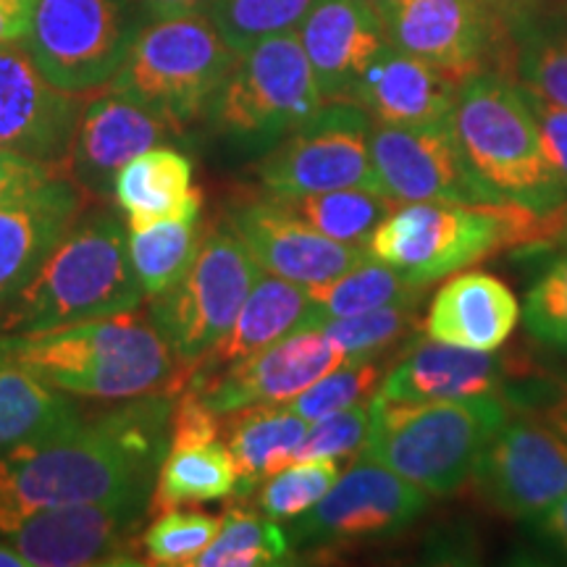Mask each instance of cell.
Listing matches in <instances>:
<instances>
[{"instance_id":"cell-1","label":"cell","mask_w":567,"mask_h":567,"mask_svg":"<svg viewBox=\"0 0 567 567\" xmlns=\"http://www.w3.org/2000/svg\"><path fill=\"white\" fill-rule=\"evenodd\" d=\"M168 394L134 396L61 434L0 452V534L48 509L90 502H147L168 450Z\"/></svg>"},{"instance_id":"cell-2","label":"cell","mask_w":567,"mask_h":567,"mask_svg":"<svg viewBox=\"0 0 567 567\" xmlns=\"http://www.w3.org/2000/svg\"><path fill=\"white\" fill-rule=\"evenodd\" d=\"M0 360L42 384L95 400L182 394L189 381L153 316L140 308L38 334H9L0 339Z\"/></svg>"},{"instance_id":"cell-3","label":"cell","mask_w":567,"mask_h":567,"mask_svg":"<svg viewBox=\"0 0 567 567\" xmlns=\"http://www.w3.org/2000/svg\"><path fill=\"white\" fill-rule=\"evenodd\" d=\"M145 289L134 274L130 237L111 213L71 226L38 274L0 313L6 334H38L140 308Z\"/></svg>"},{"instance_id":"cell-4","label":"cell","mask_w":567,"mask_h":567,"mask_svg":"<svg viewBox=\"0 0 567 567\" xmlns=\"http://www.w3.org/2000/svg\"><path fill=\"white\" fill-rule=\"evenodd\" d=\"M509 417L499 394L396 402L371 400V434L360 455L386 465L429 496H450L473 476L481 452Z\"/></svg>"},{"instance_id":"cell-5","label":"cell","mask_w":567,"mask_h":567,"mask_svg":"<svg viewBox=\"0 0 567 567\" xmlns=\"http://www.w3.org/2000/svg\"><path fill=\"white\" fill-rule=\"evenodd\" d=\"M452 124L467 163L507 203L536 216H549L567 203V187L544 153L523 87L486 71L465 76Z\"/></svg>"},{"instance_id":"cell-6","label":"cell","mask_w":567,"mask_h":567,"mask_svg":"<svg viewBox=\"0 0 567 567\" xmlns=\"http://www.w3.org/2000/svg\"><path fill=\"white\" fill-rule=\"evenodd\" d=\"M237 59L208 13L161 19L137 32L109 90L179 134L208 113Z\"/></svg>"},{"instance_id":"cell-7","label":"cell","mask_w":567,"mask_h":567,"mask_svg":"<svg viewBox=\"0 0 567 567\" xmlns=\"http://www.w3.org/2000/svg\"><path fill=\"white\" fill-rule=\"evenodd\" d=\"M536 221V213L513 203H405L389 213L365 247L371 258L429 287L507 243H528Z\"/></svg>"},{"instance_id":"cell-8","label":"cell","mask_w":567,"mask_h":567,"mask_svg":"<svg viewBox=\"0 0 567 567\" xmlns=\"http://www.w3.org/2000/svg\"><path fill=\"white\" fill-rule=\"evenodd\" d=\"M260 274L264 268L255 264L239 234L231 226H218L203 237L189 271L153 297L155 329L187 373L231 329Z\"/></svg>"},{"instance_id":"cell-9","label":"cell","mask_w":567,"mask_h":567,"mask_svg":"<svg viewBox=\"0 0 567 567\" xmlns=\"http://www.w3.org/2000/svg\"><path fill=\"white\" fill-rule=\"evenodd\" d=\"M323 103L300 38L284 32L239 55L208 116L229 137L271 142L292 134Z\"/></svg>"},{"instance_id":"cell-10","label":"cell","mask_w":567,"mask_h":567,"mask_svg":"<svg viewBox=\"0 0 567 567\" xmlns=\"http://www.w3.org/2000/svg\"><path fill=\"white\" fill-rule=\"evenodd\" d=\"M137 32L126 0H34L21 45L53 87L84 95L109 87Z\"/></svg>"},{"instance_id":"cell-11","label":"cell","mask_w":567,"mask_h":567,"mask_svg":"<svg viewBox=\"0 0 567 567\" xmlns=\"http://www.w3.org/2000/svg\"><path fill=\"white\" fill-rule=\"evenodd\" d=\"M373 118L352 101H326L258 166L268 197H297L331 189H381L371 163Z\"/></svg>"},{"instance_id":"cell-12","label":"cell","mask_w":567,"mask_h":567,"mask_svg":"<svg viewBox=\"0 0 567 567\" xmlns=\"http://www.w3.org/2000/svg\"><path fill=\"white\" fill-rule=\"evenodd\" d=\"M371 163L394 203H507L481 179L460 147L452 118L431 124H375Z\"/></svg>"},{"instance_id":"cell-13","label":"cell","mask_w":567,"mask_h":567,"mask_svg":"<svg viewBox=\"0 0 567 567\" xmlns=\"http://www.w3.org/2000/svg\"><path fill=\"white\" fill-rule=\"evenodd\" d=\"M429 507V494L386 465L360 455L308 513L284 530L292 547H354L396 536Z\"/></svg>"},{"instance_id":"cell-14","label":"cell","mask_w":567,"mask_h":567,"mask_svg":"<svg viewBox=\"0 0 567 567\" xmlns=\"http://www.w3.org/2000/svg\"><path fill=\"white\" fill-rule=\"evenodd\" d=\"M471 478L496 513L538 520L567 494V439L542 417H507Z\"/></svg>"},{"instance_id":"cell-15","label":"cell","mask_w":567,"mask_h":567,"mask_svg":"<svg viewBox=\"0 0 567 567\" xmlns=\"http://www.w3.org/2000/svg\"><path fill=\"white\" fill-rule=\"evenodd\" d=\"M151 502H90L48 509L11 530L9 542L30 567L142 565L132 530Z\"/></svg>"},{"instance_id":"cell-16","label":"cell","mask_w":567,"mask_h":567,"mask_svg":"<svg viewBox=\"0 0 567 567\" xmlns=\"http://www.w3.org/2000/svg\"><path fill=\"white\" fill-rule=\"evenodd\" d=\"M344 360L347 354L321 329H300L184 389L200 394L218 415L252 405H287Z\"/></svg>"},{"instance_id":"cell-17","label":"cell","mask_w":567,"mask_h":567,"mask_svg":"<svg viewBox=\"0 0 567 567\" xmlns=\"http://www.w3.org/2000/svg\"><path fill=\"white\" fill-rule=\"evenodd\" d=\"M172 134L161 118L124 95L109 90L82 105L63 155L61 172L82 195L105 200L113 195L116 176L134 155L163 145Z\"/></svg>"},{"instance_id":"cell-18","label":"cell","mask_w":567,"mask_h":567,"mask_svg":"<svg viewBox=\"0 0 567 567\" xmlns=\"http://www.w3.org/2000/svg\"><path fill=\"white\" fill-rule=\"evenodd\" d=\"M82 101L53 87L19 42L0 45V147L61 166Z\"/></svg>"},{"instance_id":"cell-19","label":"cell","mask_w":567,"mask_h":567,"mask_svg":"<svg viewBox=\"0 0 567 567\" xmlns=\"http://www.w3.org/2000/svg\"><path fill=\"white\" fill-rule=\"evenodd\" d=\"M229 226L264 271L281 279L316 287L371 258L363 245H344L310 229L279 200H252L231 216Z\"/></svg>"},{"instance_id":"cell-20","label":"cell","mask_w":567,"mask_h":567,"mask_svg":"<svg viewBox=\"0 0 567 567\" xmlns=\"http://www.w3.org/2000/svg\"><path fill=\"white\" fill-rule=\"evenodd\" d=\"M379 13L394 48L460 80L476 74L492 45L484 0H394Z\"/></svg>"},{"instance_id":"cell-21","label":"cell","mask_w":567,"mask_h":567,"mask_svg":"<svg viewBox=\"0 0 567 567\" xmlns=\"http://www.w3.org/2000/svg\"><path fill=\"white\" fill-rule=\"evenodd\" d=\"M295 32L323 101H347L389 42L384 19L368 0H310Z\"/></svg>"},{"instance_id":"cell-22","label":"cell","mask_w":567,"mask_h":567,"mask_svg":"<svg viewBox=\"0 0 567 567\" xmlns=\"http://www.w3.org/2000/svg\"><path fill=\"white\" fill-rule=\"evenodd\" d=\"M460 82L386 42L347 101L358 103L375 124H431L452 118Z\"/></svg>"},{"instance_id":"cell-23","label":"cell","mask_w":567,"mask_h":567,"mask_svg":"<svg viewBox=\"0 0 567 567\" xmlns=\"http://www.w3.org/2000/svg\"><path fill=\"white\" fill-rule=\"evenodd\" d=\"M80 208L82 193L63 176L0 203V313L74 226Z\"/></svg>"},{"instance_id":"cell-24","label":"cell","mask_w":567,"mask_h":567,"mask_svg":"<svg viewBox=\"0 0 567 567\" xmlns=\"http://www.w3.org/2000/svg\"><path fill=\"white\" fill-rule=\"evenodd\" d=\"M323 321L305 287L264 271L252 284L231 329L189 368V381L208 379L300 329H321Z\"/></svg>"},{"instance_id":"cell-25","label":"cell","mask_w":567,"mask_h":567,"mask_svg":"<svg viewBox=\"0 0 567 567\" xmlns=\"http://www.w3.org/2000/svg\"><path fill=\"white\" fill-rule=\"evenodd\" d=\"M520 318V305L507 284L484 271H467L439 289L425 316L434 342L476 352H496Z\"/></svg>"},{"instance_id":"cell-26","label":"cell","mask_w":567,"mask_h":567,"mask_svg":"<svg viewBox=\"0 0 567 567\" xmlns=\"http://www.w3.org/2000/svg\"><path fill=\"white\" fill-rule=\"evenodd\" d=\"M505 360L494 352L463 350L442 342H421L400 358L381 381L379 394L396 402L452 400V396L496 394Z\"/></svg>"},{"instance_id":"cell-27","label":"cell","mask_w":567,"mask_h":567,"mask_svg":"<svg viewBox=\"0 0 567 567\" xmlns=\"http://www.w3.org/2000/svg\"><path fill=\"white\" fill-rule=\"evenodd\" d=\"M113 197L130 229L158 221H197L203 205V193L193 182V163L166 145L134 155L118 172Z\"/></svg>"},{"instance_id":"cell-28","label":"cell","mask_w":567,"mask_h":567,"mask_svg":"<svg viewBox=\"0 0 567 567\" xmlns=\"http://www.w3.org/2000/svg\"><path fill=\"white\" fill-rule=\"evenodd\" d=\"M234 465H237V494H250L281 467L292 465L305 442L310 423L289 405H252L221 415Z\"/></svg>"},{"instance_id":"cell-29","label":"cell","mask_w":567,"mask_h":567,"mask_svg":"<svg viewBox=\"0 0 567 567\" xmlns=\"http://www.w3.org/2000/svg\"><path fill=\"white\" fill-rule=\"evenodd\" d=\"M234 492H237V465L229 446L218 439L176 444L168 446L161 460L147 513L161 515L182 505L224 499Z\"/></svg>"},{"instance_id":"cell-30","label":"cell","mask_w":567,"mask_h":567,"mask_svg":"<svg viewBox=\"0 0 567 567\" xmlns=\"http://www.w3.org/2000/svg\"><path fill=\"white\" fill-rule=\"evenodd\" d=\"M80 421L82 415L66 396L38 375L13 363L0 365V452L61 434Z\"/></svg>"},{"instance_id":"cell-31","label":"cell","mask_w":567,"mask_h":567,"mask_svg":"<svg viewBox=\"0 0 567 567\" xmlns=\"http://www.w3.org/2000/svg\"><path fill=\"white\" fill-rule=\"evenodd\" d=\"M274 200H279L295 218H300L310 229L321 231L323 237L363 247L371 239V234L386 221L389 213L396 208L392 197L360 187L297 197H274Z\"/></svg>"},{"instance_id":"cell-32","label":"cell","mask_w":567,"mask_h":567,"mask_svg":"<svg viewBox=\"0 0 567 567\" xmlns=\"http://www.w3.org/2000/svg\"><path fill=\"white\" fill-rule=\"evenodd\" d=\"M425 289H429L425 284L410 281L392 266L368 258L337 279L305 287V292L329 321V318L365 313V310L386 308V305H417Z\"/></svg>"},{"instance_id":"cell-33","label":"cell","mask_w":567,"mask_h":567,"mask_svg":"<svg viewBox=\"0 0 567 567\" xmlns=\"http://www.w3.org/2000/svg\"><path fill=\"white\" fill-rule=\"evenodd\" d=\"M197 221H158L130 229V258L145 297H158L172 289L193 266L200 250Z\"/></svg>"},{"instance_id":"cell-34","label":"cell","mask_w":567,"mask_h":567,"mask_svg":"<svg viewBox=\"0 0 567 567\" xmlns=\"http://www.w3.org/2000/svg\"><path fill=\"white\" fill-rule=\"evenodd\" d=\"M292 544L284 530L252 509H229L221 528L195 565L200 567H264L287 563Z\"/></svg>"},{"instance_id":"cell-35","label":"cell","mask_w":567,"mask_h":567,"mask_svg":"<svg viewBox=\"0 0 567 567\" xmlns=\"http://www.w3.org/2000/svg\"><path fill=\"white\" fill-rule=\"evenodd\" d=\"M310 0H213L208 17L226 45L243 55L276 34L295 32Z\"/></svg>"},{"instance_id":"cell-36","label":"cell","mask_w":567,"mask_h":567,"mask_svg":"<svg viewBox=\"0 0 567 567\" xmlns=\"http://www.w3.org/2000/svg\"><path fill=\"white\" fill-rule=\"evenodd\" d=\"M415 308L417 305H386L365 313L329 318L321 323V331L347 354V360L375 358L421 326Z\"/></svg>"},{"instance_id":"cell-37","label":"cell","mask_w":567,"mask_h":567,"mask_svg":"<svg viewBox=\"0 0 567 567\" xmlns=\"http://www.w3.org/2000/svg\"><path fill=\"white\" fill-rule=\"evenodd\" d=\"M337 457L295 460L281 467L260 488V509L268 520H295L323 499L326 492L339 481Z\"/></svg>"},{"instance_id":"cell-38","label":"cell","mask_w":567,"mask_h":567,"mask_svg":"<svg viewBox=\"0 0 567 567\" xmlns=\"http://www.w3.org/2000/svg\"><path fill=\"white\" fill-rule=\"evenodd\" d=\"M381 381H384V365L375 363V358L344 360L342 365L318 379L313 386L305 389L287 405L305 421L313 423L331 413H339V410L371 402L373 394L381 389Z\"/></svg>"},{"instance_id":"cell-39","label":"cell","mask_w":567,"mask_h":567,"mask_svg":"<svg viewBox=\"0 0 567 567\" xmlns=\"http://www.w3.org/2000/svg\"><path fill=\"white\" fill-rule=\"evenodd\" d=\"M221 520L197 509H166L140 538L147 565H195L205 547L216 538Z\"/></svg>"},{"instance_id":"cell-40","label":"cell","mask_w":567,"mask_h":567,"mask_svg":"<svg viewBox=\"0 0 567 567\" xmlns=\"http://www.w3.org/2000/svg\"><path fill=\"white\" fill-rule=\"evenodd\" d=\"M526 329L538 342L567 352V255L555 260L528 289Z\"/></svg>"},{"instance_id":"cell-41","label":"cell","mask_w":567,"mask_h":567,"mask_svg":"<svg viewBox=\"0 0 567 567\" xmlns=\"http://www.w3.org/2000/svg\"><path fill=\"white\" fill-rule=\"evenodd\" d=\"M368 434H371V402L339 410L310 423L295 460L352 455L363 450Z\"/></svg>"},{"instance_id":"cell-42","label":"cell","mask_w":567,"mask_h":567,"mask_svg":"<svg viewBox=\"0 0 567 567\" xmlns=\"http://www.w3.org/2000/svg\"><path fill=\"white\" fill-rule=\"evenodd\" d=\"M523 87L567 109V27L536 38L520 53Z\"/></svg>"},{"instance_id":"cell-43","label":"cell","mask_w":567,"mask_h":567,"mask_svg":"<svg viewBox=\"0 0 567 567\" xmlns=\"http://www.w3.org/2000/svg\"><path fill=\"white\" fill-rule=\"evenodd\" d=\"M59 176H63V172L55 163L27 158V155L0 147V203L30 195Z\"/></svg>"},{"instance_id":"cell-44","label":"cell","mask_w":567,"mask_h":567,"mask_svg":"<svg viewBox=\"0 0 567 567\" xmlns=\"http://www.w3.org/2000/svg\"><path fill=\"white\" fill-rule=\"evenodd\" d=\"M526 101L534 111V118L538 124V134H542V147L547 153V158L559 179L567 187V109L559 103L547 101L544 95H538L534 90H526Z\"/></svg>"},{"instance_id":"cell-45","label":"cell","mask_w":567,"mask_h":567,"mask_svg":"<svg viewBox=\"0 0 567 567\" xmlns=\"http://www.w3.org/2000/svg\"><path fill=\"white\" fill-rule=\"evenodd\" d=\"M534 405L536 415L567 439V381H551L544 389H534Z\"/></svg>"},{"instance_id":"cell-46","label":"cell","mask_w":567,"mask_h":567,"mask_svg":"<svg viewBox=\"0 0 567 567\" xmlns=\"http://www.w3.org/2000/svg\"><path fill=\"white\" fill-rule=\"evenodd\" d=\"M34 0H0V45L24 40L32 21Z\"/></svg>"},{"instance_id":"cell-47","label":"cell","mask_w":567,"mask_h":567,"mask_svg":"<svg viewBox=\"0 0 567 567\" xmlns=\"http://www.w3.org/2000/svg\"><path fill=\"white\" fill-rule=\"evenodd\" d=\"M536 534L567 559V494L549 509V513L538 517Z\"/></svg>"},{"instance_id":"cell-48","label":"cell","mask_w":567,"mask_h":567,"mask_svg":"<svg viewBox=\"0 0 567 567\" xmlns=\"http://www.w3.org/2000/svg\"><path fill=\"white\" fill-rule=\"evenodd\" d=\"M147 17L153 21L161 19H179V17H193V13L210 11L213 0H142Z\"/></svg>"},{"instance_id":"cell-49","label":"cell","mask_w":567,"mask_h":567,"mask_svg":"<svg viewBox=\"0 0 567 567\" xmlns=\"http://www.w3.org/2000/svg\"><path fill=\"white\" fill-rule=\"evenodd\" d=\"M544 239L567 243V203L559 210L549 213V216H538L536 229L530 234L528 243H544Z\"/></svg>"},{"instance_id":"cell-50","label":"cell","mask_w":567,"mask_h":567,"mask_svg":"<svg viewBox=\"0 0 567 567\" xmlns=\"http://www.w3.org/2000/svg\"><path fill=\"white\" fill-rule=\"evenodd\" d=\"M0 567H30V563H27V559L21 557L13 547L0 544Z\"/></svg>"},{"instance_id":"cell-51","label":"cell","mask_w":567,"mask_h":567,"mask_svg":"<svg viewBox=\"0 0 567 567\" xmlns=\"http://www.w3.org/2000/svg\"><path fill=\"white\" fill-rule=\"evenodd\" d=\"M368 3H373V6H375V9H379V11H381V9H386V6H389V3H394V0H368Z\"/></svg>"},{"instance_id":"cell-52","label":"cell","mask_w":567,"mask_h":567,"mask_svg":"<svg viewBox=\"0 0 567 567\" xmlns=\"http://www.w3.org/2000/svg\"><path fill=\"white\" fill-rule=\"evenodd\" d=\"M486 6H502V3H507V0H484Z\"/></svg>"}]
</instances>
